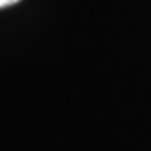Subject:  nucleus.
<instances>
[{"label":"nucleus","mask_w":151,"mask_h":151,"mask_svg":"<svg viewBox=\"0 0 151 151\" xmlns=\"http://www.w3.org/2000/svg\"><path fill=\"white\" fill-rule=\"evenodd\" d=\"M17 2H20V0H0V9L2 7H10L14 4H17Z\"/></svg>","instance_id":"obj_1"}]
</instances>
